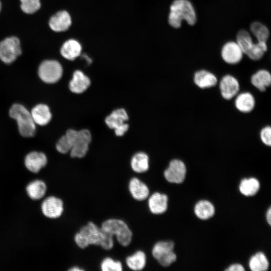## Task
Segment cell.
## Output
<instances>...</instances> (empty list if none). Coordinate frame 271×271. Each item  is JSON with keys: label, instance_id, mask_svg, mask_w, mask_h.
<instances>
[{"label": "cell", "instance_id": "cell-2", "mask_svg": "<svg viewBox=\"0 0 271 271\" xmlns=\"http://www.w3.org/2000/svg\"><path fill=\"white\" fill-rule=\"evenodd\" d=\"M183 20L194 25L197 20L195 9L188 0H175L170 6L169 23L172 27L179 28Z\"/></svg>", "mask_w": 271, "mask_h": 271}, {"label": "cell", "instance_id": "cell-10", "mask_svg": "<svg viewBox=\"0 0 271 271\" xmlns=\"http://www.w3.org/2000/svg\"><path fill=\"white\" fill-rule=\"evenodd\" d=\"M186 167L181 160L175 159L171 161L164 173L165 179L170 183H182L186 177Z\"/></svg>", "mask_w": 271, "mask_h": 271}, {"label": "cell", "instance_id": "cell-12", "mask_svg": "<svg viewBox=\"0 0 271 271\" xmlns=\"http://www.w3.org/2000/svg\"><path fill=\"white\" fill-rule=\"evenodd\" d=\"M243 54L238 44L233 41L226 43L221 51L223 60L230 64H235L239 62L242 58Z\"/></svg>", "mask_w": 271, "mask_h": 271}, {"label": "cell", "instance_id": "cell-34", "mask_svg": "<svg viewBox=\"0 0 271 271\" xmlns=\"http://www.w3.org/2000/svg\"><path fill=\"white\" fill-rule=\"evenodd\" d=\"M101 269L103 271H121L122 270L121 263L115 261L110 257L104 258L100 264Z\"/></svg>", "mask_w": 271, "mask_h": 271}, {"label": "cell", "instance_id": "cell-37", "mask_svg": "<svg viewBox=\"0 0 271 271\" xmlns=\"http://www.w3.org/2000/svg\"><path fill=\"white\" fill-rule=\"evenodd\" d=\"M244 270L243 266L239 263L233 264L225 269L227 271H243Z\"/></svg>", "mask_w": 271, "mask_h": 271}, {"label": "cell", "instance_id": "cell-9", "mask_svg": "<svg viewBox=\"0 0 271 271\" xmlns=\"http://www.w3.org/2000/svg\"><path fill=\"white\" fill-rule=\"evenodd\" d=\"M128 119L126 111L123 108H119L107 116L105 121L109 128L114 129L116 136H122L128 128V124L126 123Z\"/></svg>", "mask_w": 271, "mask_h": 271}, {"label": "cell", "instance_id": "cell-17", "mask_svg": "<svg viewBox=\"0 0 271 271\" xmlns=\"http://www.w3.org/2000/svg\"><path fill=\"white\" fill-rule=\"evenodd\" d=\"M168 197L166 194L156 192L149 199L148 205L151 212L155 214L164 213L168 207Z\"/></svg>", "mask_w": 271, "mask_h": 271}, {"label": "cell", "instance_id": "cell-29", "mask_svg": "<svg viewBox=\"0 0 271 271\" xmlns=\"http://www.w3.org/2000/svg\"><path fill=\"white\" fill-rule=\"evenodd\" d=\"M249 266L252 271H264L268 269L269 262L265 254L258 252L251 257Z\"/></svg>", "mask_w": 271, "mask_h": 271}, {"label": "cell", "instance_id": "cell-20", "mask_svg": "<svg viewBox=\"0 0 271 271\" xmlns=\"http://www.w3.org/2000/svg\"><path fill=\"white\" fill-rule=\"evenodd\" d=\"M82 47L79 42L71 39L65 42L62 45L60 53L61 55L69 60H74L81 54Z\"/></svg>", "mask_w": 271, "mask_h": 271}, {"label": "cell", "instance_id": "cell-30", "mask_svg": "<svg viewBox=\"0 0 271 271\" xmlns=\"http://www.w3.org/2000/svg\"><path fill=\"white\" fill-rule=\"evenodd\" d=\"M236 42L245 54H247L253 43L249 33L243 30L237 33Z\"/></svg>", "mask_w": 271, "mask_h": 271}, {"label": "cell", "instance_id": "cell-4", "mask_svg": "<svg viewBox=\"0 0 271 271\" xmlns=\"http://www.w3.org/2000/svg\"><path fill=\"white\" fill-rule=\"evenodd\" d=\"M65 135L70 144L71 157L79 158L84 157L88 150L91 140L90 131L86 129L80 130L69 129L67 130Z\"/></svg>", "mask_w": 271, "mask_h": 271}, {"label": "cell", "instance_id": "cell-3", "mask_svg": "<svg viewBox=\"0 0 271 271\" xmlns=\"http://www.w3.org/2000/svg\"><path fill=\"white\" fill-rule=\"evenodd\" d=\"M9 115L17 122L20 133L24 137H31L35 135L36 124L31 112L23 105L15 103L11 107Z\"/></svg>", "mask_w": 271, "mask_h": 271}, {"label": "cell", "instance_id": "cell-39", "mask_svg": "<svg viewBox=\"0 0 271 271\" xmlns=\"http://www.w3.org/2000/svg\"><path fill=\"white\" fill-rule=\"evenodd\" d=\"M69 270L71 271H83L84 270L83 269L80 268V267L78 266H74L72 267L71 268L69 269Z\"/></svg>", "mask_w": 271, "mask_h": 271}, {"label": "cell", "instance_id": "cell-1", "mask_svg": "<svg viewBox=\"0 0 271 271\" xmlns=\"http://www.w3.org/2000/svg\"><path fill=\"white\" fill-rule=\"evenodd\" d=\"M74 240L82 249L89 245H100L105 250L113 246V236L91 221L80 228L75 234Z\"/></svg>", "mask_w": 271, "mask_h": 271}, {"label": "cell", "instance_id": "cell-7", "mask_svg": "<svg viewBox=\"0 0 271 271\" xmlns=\"http://www.w3.org/2000/svg\"><path fill=\"white\" fill-rule=\"evenodd\" d=\"M21 53L20 41L17 37H8L0 42V59L4 63H12Z\"/></svg>", "mask_w": 271, "mask_h": 271}, {"label": "cell", "instance_id": "cell-23", "mask_svg": "<svg viewBox=\"0 0 271 271\" xmlns=\"http://www.w3.org/2000/svg\"><path fill=\"white\" fill-rule=\"evenodd\" d=\"M251 82L258 89L261 91H264L271 83L270 74L266 70H258L252 76Z\"/></svg>", "mask_w": 271, "mask_h": 271}, {"label": "cell", "instance_id": "cell-28", "mask_svg": "<svg viewBox=\"0 0 271 271\" xmlns=\"http://www.w3.org/2000/svg\"><path fill=\"white\" fill-rule=\"evenodd\" d=\"M126 263L127 266L133 270L143 269L146 264V255L141 250H138L132 255L127 257Z\"/></svg>", "mask_w": 271, "mask_h": 271}, {"label": "cell", "instance_id": "cell-35", "mask_svg": "<svg viewBox=\"0 0 271 271\" xmlns=\"http://www.w3.org/2000/svg\"><path fill=\"white\" fill-rule=\"evenodd\" d=\"M56 148L57 150L62 154H66L70 151V144L65 134L58 140Z\"/></svg>", "mask_w": 271, "mask_h": 271}, {"label": "cell", "instance_id": "cell-33", "mask_svg": "<svg viewBox=\"0 0 271 271\" xmlns=\"http://www.w3.org/2000/svg\"><path fill=\"white\" fill-rule=\"evenodd\" d=\"M21 8L23 12L27 14H34L41 7L40 0H20Z\"/></svg>", "mask_w": 271, "mask_h": 271}, {"label": "cell", "instance_id": "cell-24", "mask_svg": "<svg viewBox=\"0 0 271 271\" xmlns=\"http://www.w3.org/2000/svg\"><path fill=\"white\" fill-rule=\"evenodd\" d=\"M47 187L44 182L36 180L30 182L26 187L28 195L33 200H39L45 195Z\"/></svg>", "mask_w": 271, "mask_h": 271}, {"label": "cell", "instance_id": "cell-18", "mask_svg": "<svg viewBox=\"0 0 271 271\" xmlns=\"http://www.w3.org/2000/svg\"><path fill=\"white\" fill-rule=\"evenodd\" d=\"M31 114L35 124L42 126L47 124L52 118L49 106L44 104H39L34 106Z\"/></svg>", "mask_w": 271, "mask_h": 271}, {"label": "cell", "instance_id": "cell-8", "mask_svg": "<svg viewBox=\"0 0 271 271\" xmlns=\"http://www.w3.org/2000/svg\"><path fill=\"white\" fill-rule=\"evenodd\" d=\"M63 74V68L60 63L54 60L42 62L38 68L40 79L47 83H54L58 81Z\"/></svg>", "mask_w": 271, "mask_h": 271}, {"label": "cell", "instance_id": "cell-16", "mask_svg": "<svg viewBox=\"0 0 271 271\" xmlns=\"http://www.w3.org/2000/svg\"><path fill=\"white\" fill-rule=\"evenodd\" d=\"M90 85V80L80 70L75 71L69 83L70 90L74 93L79 94L83 92Z\"/></svg>", "mask_w": 271, "mask_h": 271}, {"label": "cell", "instance_id": "cell-25", "mask_svg": "<svg viewBox=\"0 0 271 271\" xmlns=\"http://www.w3.org/2000/svg\"><path fill=\"white\" fill-rule=\"evenodd\" d=\"M194 212L197 217L205 220L213 216L215 208L210 202L205 200H200L196 204L194 207Z\"/></svg>", "mask_w": 271, "mask_h": 271}, {"label": "cell", "instance_id": "cell-13", "mask_svg": "<svg viewBox=\"0 0 271 271\" xmlns=\"http://www.w3.org/2000/svg\"><path fill=\"white\" fill-rule=\"evenodd\" d=\"M71 18L66 11H60L53 15L49 21L50 28L56 32H62L67 30L71 26Z\"/></svg>", "mask_w": 271, "mask_h": 271}, {"label": "cell", "instance_id": "cell-40", "mask_svg": "<svg viewBox=\"0 0 271 271\" xmlns=\"http://www.w3.org/2000/svg\"><path fill=\"white\" fill-rule=\"evenodd\" d=\"M1 9H2V4H1V3L0 2V12L1 11Z\"/></svg>", "mask_w": 271, "mask_h": 271}, {"label": "cell", "instance_id": "cell-27", "mask_svg": "<svg viewBox=\"0 0 271 271\" xmlns=\"http://www.w3.org/2000/svg\"><path fill=\"white\" fill-rule=\"evenodd\" d=\"M130 165L134 172L139 173L145 172L149 168V157L145 153H138L131 158Z\"/></svg>", "mask_w": 271, "mask_h": 271}, {"label": "cell", "instance_id": "cell-26", "mask_svg": "<svg viewBox=\"0 0 271 271\" xmlns=\"http://www.w3.org/2000/svg\"><path fill=\"white\" fill-rule=\"evenodd\" d=\"M260 184L258 180L254 178L242 179L239 184L240 193L246 196H252L258 191Z\"/></svg>", "mask_w": 271, "mask_h": 271}, {"label": "cell", "instance_id": "cell-21", "mask_svg": "<svg viewBox=\"0 0 271 271\" xmlns=\"http://www.w3.org/2000/svg\"><path fill=\"white\" fill-rule=\"evenodd\" d=\"M194 81L199 87L206 88L215 86L217 83V79L212 73L201 70L195 73Z\"/></svg>", "mask_w": 271, "mask_h": 271}, {"label": "cell", "instance_id": "cell-31", "mask_svg": "<svg viewBox=\"0 0 271 271\" xmlns=\"http://www.w3.org/2000/svg\"><path fill=\"white\" fill-rule=\"evenodd\" d=\"M267 49L266 42L257 41L253 43L246 55L252 60H258L263 57Z\"/></svg>", "mask_w": 271, "mask_h": 271}, {"label": "cell", "instance_id": "cell-5", "mask_svg": "<svg viewBox=\"0 0 271 271\" xmlns=\"http://www.w3.org/2000/svg\"><path fill=\"white\" fill-rule=\"evenodd\" d=\"M101 228L113 236L122 246H126L131 242L132 233L126 223L121 219L111 218L105 220Z\"/></svg>", "mask_w": 271, "mask_h": 271}, {"label": "cell", "instance_id": "cell-19", "mask_svg": "<svg viewBox=\"0 0 271 271\" xmlns=\"http://www.w3.org/2000/svg\"><path fill=\"white\" fill-rule=\"evenodd\" d=\"M132 197L138 201H143L149 195V189L146 184L137 178H132L128 185Z\"/></svg>", "mask_w": 271, "mask_h": 271}, {"label": "cell", "instance_id": "cell-15", "mask_svg": "<svg viewBox=\"0 0 271 271\" xmlns=\"http://www.w3.org/2000/svg\"><path fill=\"white\" fill-rule=\"evenodd\" d=\"M47 163L46 156L42 152H31L25 157V165L28 170L33 173H38Z\"/></svg>", "mask_w": 271, "mask_h": 271}, {"label": "cell", "instance_id": "cell-14", "mask_svg": "<svg viewBox=\"0 0 271 271\" xmlns=\"http://www.w3.org/2000/svg\"><path fill=\"white\" fill-rule=\"evenodd\" d=\"M219 87L222 97L228 100L232 98L237 94L239 89V85L235 77L227 75L221 79Z\"/></svg>", "mask_w": 271, "mask_h": 271}, {"label": "cell", "instance_id": "cell-38", "mask_svg": "<svg viewBox=\"0 0 271 271\" xmlns=\"http://www.w3.org/2000/svg\"><path fill=\"white\" fill-rule=\"evenodd\" d=\"M266 221H267V223H268V224L270 225V223H271V209H270V207L269 208V209H268V210H267V211L266 212Z\"/></svg>", "mask_w": 271, "mask_h": 271}, {"label": "cell", "instance_id": "cell-6", "mask_svg": "<svg viewBox=\"0 0 271 271\" xmlns=\"http://www.w3.org/2000/svg\"><path fill=\"white\" fill-rule=\"evenodd\" d=\"M174 243L171 241H160L157 242L152 249V255L163 266H168L177 259L174 251Z\"/></svg>", "mask_w": 271, "mask_h": 271}, {"label": "cell", "instance_id": "cell-32", "mask_svg": "<svg viewBox=\"0 0 271 271\" xmlns=\"http://www.w3.org/2000/svg\"><path fill=\"white\" fill-rule=\"evenodd\" d=\"M250 29L257 41L266 42L269 35V32L265 26L259 22H255L251 24Z\"/></svg>", "mask_w": 271, "mask_h": 271}, {"label": "cell", "instance_id": "cell-36", "mask_svg": "<svg viewBox=\"0 0 271 271\" xmlns=\"http://www.w3.org/2000/svg\"><path fill=\"white\" fill-rule=\"evenodd\" d=\"M260 139L265 145L270 146L271 145V128L265 126L260 131Z\"/></svg>", "mask_w": 271, "mask_h": 271}, {"label": "cell", "instance_id": "cell-11", "mask_svg": "<svg viewBox=\"0 0 271 271\" xmlns=\"http://www.w3.org/2000/svg\"><path fill=\"white\" fill-rule=\"evenodd\" d=\"M43 214L49 218L59 217L63 211V203L59 198L50 196L45 199L41 206Z\"/></svg>", "mask_w": 271, "mask_h": 271}, {"label": "cell", "instance_id": "cell-22", "mask_svg": "<svg viewBox=\"0 0 271 271\" xmlns=\"http://www.w3.org/2000/svg\"><path fill=\"white\" fill-rule=\"evenodd\" d=\"M237 109L242 112H249L254 108L255 100L249 92H243L238 95L235 101Z\"/></svg>", "mask_w": 271, "mask_h": 271}]
</instances>
